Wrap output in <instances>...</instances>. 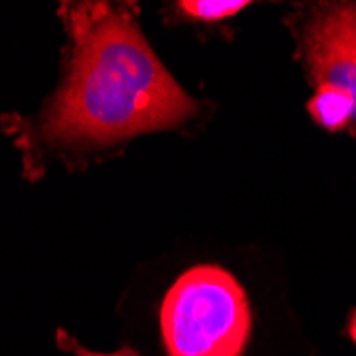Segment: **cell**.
<instances>
[{
	"instance_id": "4",
	"label": "cell",
	"mask_w": 356,
	"mask_h": 356,
	"mask_svg": "<svg viewBox=\"0 0 356 356\" xmlns=\"http://www.w3.org/2000/svg\"><path fill=\"white\" fill-rule=\"evenodd\" d=\"M307 111L312 120L322 126L325 131L339 133V131H352L354 124V101L350 94L335 86H318L316 94L307 103Z\"/></svg>"
},
{
	"instance_id": "7",
	"label": "cell",
	"mask_w": 356,
	"mask_h": 356,
	"mask_svg": "<svg viewBox=\"0 0 356 356\" xmlns=\"http://www.w3.org/2000/svg\"><path fill=\"white\" fill-rule=\"evenodd\" d=\"M348 335H350V339L356 346V309L350 314V320H348Z\"/></svg>"
},
{
	"instance_id": "6",
	"label": "cell",
	"mask_w": 356,
	"mask_h": 356,
	"mask_svg": "<svg viewBox=\"0 0 356 356\" xmlns=\"http://www.w3.org/2000/svg\"><path fill=\"white\" fill-rule=\"evenodd\" d=\"M56 341H58V348H60L62 352H69V354H73V356H141V354H139L135 348H131V346H122L120 350H115V352H111V354L94 352V350H90V348L81 346L73 335H69L64 329H58Z\"/></svg>"
},
{
	"instance_id": "1",
	"label": "cell",
	"mask_w": 356,
	"mask_h": 356,
	"mask_svg": "<svg viewBox=\"0 0 356 356\" xmlns=\"http://www.w3.org/2000/svg\"><path fill=\"white\" fill-rule=\"evenodd\" d=\"M60 17L67 45L56 92L35 113L0 118L22 156L24 179L39 181L51 163L86 169L135 137L201 115L203 105L149 47L139 5L62 3Z\"/></svg>"
},
{
	"instance_id": "5",
	"label": "cell",
	"mask_w": 356,
	"mask_h": 356,
	"mask_svg": "<svg viewBox=\"0 0 356 356\" xmlns=\"http://www.w3.org/2000/svg\"><path fill=\"white\" fill-rule=\"evenodd\" d=\"M171 7L179 19L194 24H216L237 15L250 7V3L248 0H181Z\"/></svg>"
},
{
	"instance_id": "3",
	"label": "cell",
	"mask_w": 356,
	"mask_h": 356,
	"mask_svg": "<svg viewBox=\"0 0 356 356\" xmlns=\"http://www.w3.org/2000/svg\"><path fill=\"white\" fill-rule=\"evenodd\" d=\"M297 41V58L314 88L335 86L354 101L356 135V3L299 5L286 17Z\"/></svg>"
},
{
	"instance_id": "2",
	"label": "cell",
	"mask_w": 356,
	"mask_h": 356,
	"mask_svg": "<svg viewBox=\"0 0 356 356\" xmlns=\"http://www.w3.org/2000/svg\"><path fill=\"white\" fill-rule=\"evenodd\" d=\"M252 327L243 286L218 265H194L184 271L160 305L167 356H243Z\"/></svg>"
}]
</instances>
